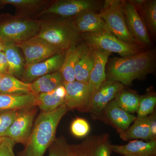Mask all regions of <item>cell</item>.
I'll return each mask as SVG.
<instances>
[{
    "label": "cell",
    "mask_w": 156,
    "mask_h": 156,
    "mask_svg": "<svg viewBox=\"0 0 156 156\" xmlns=\"http://www.w3.org/2000/svg\"><path fill=\"white\" fill-rule=\"evenodd\" d=\"M93 49L94 64L88 82L92 98L100 85L106 80V66L111 53L100 49Z\"/></svg>",
    "instance_id": "obj_14"
},
{
    "label": "cell",
    "mask_w": 156,
    "mask_h": 156,
    "mask_svg": "<svg viewBox=\"0 0 156 156\" xmlns=\"http://www.w3.org/2000/svg\"><path fill=\"white\" fill-rule=\"evenodd\" d=\"M112 151L122 156H149L156 155V141L144 142L134 140L125 145L112 144Z\"/></svg>",
    "instance_id": "obj_17"
},
{
    "label": "cell",
    "mask_w": 156,
    "mask_h": 156,
    "mask_svg": "<svg viewBox=\"0 0 156 156\" xmlns=\"http://www.w3.org/2000/svg\"><path fill=\"white\" fill-rule=\"evenodd\" d=\"M14 44L22 50L25 56L26 66L38 63L65 52L37 37Z\"/></svg>",
    "instance_id": "obj_8"
},
{
    "label": "cell",
    "mask_w": 156,
    "mask_h": 156,
    "mask_svg": "<svg viewBox=\"0 0 156 156\" xmlns=\"http://www.w3.org/2000/svg\"><path fill=\"white\" fill-rule=\"evenodd\" d=\"M64 83L60 72H56L39 77L30 83L34 95L48 93L55 90Z\"/></svg>",
    "instance_id": "obj_25"
},
{
    "label": "cell",
    "mask_w": 156,
    "mask_h": 156,
    "mask_svg": "<svg viewBox=\"0 0 156 156\" xmlns=\"http://www.w3.org/2000/svg\"><path fill=\"white\" fill-rule=\"evenodd\" d=\"M81 35L83 42L92 48L116 53L122 57L132 56L141 52L137 47L121 41L110 32L87 33Z\"/></svg>",
    "instance_id": "obj_6"
},
{
    "label": "cell",
    "mask_w": 156,
    "mask_h": 156,
    "mask_svg": "<svg viewBox=\"0 0 156 156\" xmlns=\"http://www.w3.org/2000/svg\"><path fill=\"white\" fill-rule=\"evenodd\" d=\"M122 11L129 32L139 46H148L151 40L142 17L130 1H122Z\"/></svg>",
    "instance_id": "obj_10"
},
{
    "label": "cell",
    "mask_w": 156,
    "mask_h": 156,
    "mask_svg": "<svg viewBox=\"0 0 156 156\" xmlns=\"http://www.w3.org/2000/svg\"><path fill=\"white\" fill-rule=\"evenodd\" d=\"M81 47V43H79L72 45L66 51L64 60L59 70L64 83H72L76 81L75 68L80 52Z\"/></svg>",
    "instance_id": "obj_24"
},
{
    "label": "cell",
    "mask_w": 156,
    "mask_h": 156,
    "mask_svg": "<svg viewBox=\"0 0 156 156\" xmlns=\"http://www.w3.org/2000/svg\"><path fill=\"white\" fill-rule=\"evenodd\" d=\"M90 126L87 120L82 118H77L72 123L71 131L75 136L78 137H84L89 134Z\"/></svg>",
    "instance_id": "obj_32"
},
{
    "label": "cell",
    "mask_w": 156,
    "mask_h": 156,
    "mask_svg": "<svg viewBox=\"0 0 156 156\" xmlns=\"http://www.w3.org/2000/svg\"><path fill=\"white\" fill-rule=\"evenodd\" d=\"M5 75L1 74H0V83H1V81H2V79L3 76Z\"/></svg>",
    "instance_id": "obj_40"
},
{
    "label": "cell",
    "mask_w": 156,
    "mask_h": 156,
    "mask_svg": "<svg viewBox=\"0 0 156 156\" xmlns=\"http://www.w3.org/2000/svg\"><path fill=\"white\" fill-rule=\"evenodd\" d=\"M65 52L58 53L50 58L34 64L26 66L21 79L30 83L39 77L58 71L64 60Z\"/></svg>",
    "instance_id": "obj_13"
},
{
    "label": "cell",
    "mask_w": 156,
    "mask_h": 156,
    "mask_svg": "<svg viewBox=\"0 0 156 156\" xmlns=\"http://www.w3.org/2000/svg\"><path fill=\"white\" fill-rule=\"evenodd\" d=\"M151 134L153 140H156V119L155 114L152 113L151 115L150 124Z\"/></svg>",
    "instance_id": "obj_37"
},
{
    "label": "cell",
    "mask_w": 156,
    "mask_h": 156,
    "mask_svg": "<svg viewBox=\"0 0 156 156\" xmlns=\"http://www.w3.org/2000/svg\"><path fill=\"white\" fill-rule=\"evenodd\" d=\"M149 156H156V155H151Z\"/></svg>",
    "instance_id": "obj_41"
},
{
    "label": "cell",
    "mask_w": 156,
    "mask_h": 156,
    "mask_svg": "<svg viewBox=\"0 0 156 156\" xmlns=\"http://www.w3.org/2000/svg\"><path fill=\"white\" fill-rule=\"evenodd\" d=\"M37 37L66 51L72 45L80 43V34L74 28L71 20H58L44 22Z\"/></svg>",
    "instance_id": "obj_4"
},
{
    "label": "cell",
    "mask_w": 156,
    "mask_h": 156,
    "mask_svg": "<svg viewBox=\"0 0 156 156\" xmlns=\"http://www.w3.org/2000/svg\"><path fill=\"white\" fill-rule=\"evenodd\" d=\"M94 64V49L83 41L75 68L76 80L88 85Z\"/></svg>",
    "instance_id": "obj_18"
},
{
    "label": "cell",
    "mask_w": 156,
    "mask_h": 156,
    "mask_svg": "<svg viewBox=\"0 0 156 156\" xmlns=\"http://www.w3.org/2000/svg\"><path fill=\"white\" fill-rule=\"evenodd\" d=\"M15 144L11 138L5 137L0 144V156H16L14 151Z\"/></svg>",
    "instance_id": "obj_34"
},
{
    "label": "cell",
    "mask_w": 156,
    "mask_h": 156,
    "mask_svg": "<svg viewBox=\"0 0 156 156\" xmlns=\"http://www.w3.org/2000/svg\"><path fill=\"white\" fill-rule=\"evenodd\" d=\"M151 115L142 118H137L134 124L125 131L119 132L120 137L123 140H134L138 139L152 141L150 124Z\"/></svg>",
    "instance_id": "obj_19"
},
{
    "label": "cell",
    "mask_w": 156,
    "mask_h": 156,
    "mask_svg": "<svg viewBox=\"0 0 156 156\" xmlns=\"http://www.w3.org/2000/svg\"><path fill=\"white\" fill-rule=\"evenodd\" d=\"M68 147L64 138H56L49 148V156H68Z\"/></svg>",
    "instance_id": "obj_33"
},
{
    "label": "cell",
    "mask_w": 156,
    "mask_h": 156,
    "mask_svg": "<svg viewBox=\"0 0 156 156\" xmlns=\"http://www.w3.org/2000/svg\"><path fill=\"white\" fill-rule=\"evenodd\" d=\"M156 104V96L150 94L140 97L137 111V118L147 117L153 113Z\"/></svg>",
    "instance_id": "obj_30"
},
{
    "label": "cell",
    "mask_w": 156,
    "mask_h": 156,
    "mask_svg": "<svg viewBox=\"0 0 156 156\" xmlns=\"http://www.w3.org/2000/svg\"><path fill=\"white\" fill-rule=\"evenodd\" d=\"M42 22L23 16L1 15L0 38L5 43L26 41L37 35Z\"/></svg>",
    "instance_id": "obj_3"
},
{
    "label": "cell",
    "mask_w": 156,
    "mask_h": 156,
    "mask_svg": "<svg viewBox=\"0 0 156 156\" xmlns=\"http://www.w3.org/2000/svg\"><path fill=\"white\" fill-rule=\"evenodd\" d=\"M36 95L33 94L20 95L0 93V111L19 110L37 106Z\"/></svg>",
    "instance_id": "obj_21"
},
{
    "label": "cell",
    "mask_w": 156,
    "mask_h": 156,
    "mask_svg": "<svg viewBox=\"0 0 156 156\" xmlns=\"http://www.w3.org/2000/svg\"><path fill=\"white\" fill-rule=\"evenodd\" d=\"M124 88L122 84L115 81L106 80L102 83L92 96L89 111L92 116L95 119L101 117L107 105Z\"/></svg>",
    "instance_id": "obj_12"
},
{
    "label": "cell",
    "mask_w": 156,
    "mask_h": 156,
    "mask_svg": "<svg viewBox=\"0 0 156 156\" xmlns=\"http://www.w3.org/2000/svg\"><path fill=\"white\" fill-rule=\"evenodd\" d=\"M37 106H32L18 111L17 117L4 135L15 143L26 145L32 130L33 124L36 114Z\"/></svg>",
    "instance_id": "obj_9"
},
{
    "label": "cell",
    "mask_w": 156,
    "mask_h": 156,
    "mask_svg": "<svg viewBox=\"0 0 156 156\" xmlns=\"http://www.w3.org/2000/svg\"><path fill=\"white\" fill-rule=\"evenodd\" d=\"M5 136H4V137H0V144L2 143V142L3 140H4V139H5Z\"/></svg>",
    "instance_id": "obj_39"
},
{
    "label": "cell",
    "mask_w": 156,
    "mask_h": 156,
    "mask_svg": "<svg viewBox=\"0 0 156 156\" xmlns=\"http://www.w3.org/2000/svg\"><path fill=\"white\" fill-rule=\"evenodd\" d=\"M114 99L120 108L128 113H134L137 111L140 96L135 92L123 89Z\"/></svg>",
    "instance_id": "obj_28"
},
{
    "label": "cell",
    "mask_w": 156,
    "mask_h": 156,
    "mask_svg": "<svg viewBox=\"0 0 156 156\" xmlns=\"http://www.w3.org/2000/svg\"><path fill=\"white\" fill-rule=\"evenodd\" d=\"M104 2L95 0H59L54 2L39 15L54 14L63 17H73L87 11L100 10Z\"/></svg>",
    "instance_id": "obj_7"
},
{
    "label": "cell",
    "mask_w": 156,
    "mask_h": 156,
    "mask_svg": "<svg viewBox=\"0 0 156 156\" xmlns=\"http://www.w3.org/2000/svg\"><path fill=\"white\" fill-rule=\"evenodd\" d=\"M6 43L0 38V52H2L5 49Z\"/></svg>",
    "instance_id": "obj_38"
},
{
    "label": "cell",
    "mask_w": 156,
    "mask_h": 156,
    "mask_svg": "<svg viewBox=\"0 0 156 156\" xmlns=\"http://www.w3.org/2000/svg\"><path fill=\"white\" fill-rule=\"evenodd\" d=\"M66 95V90L62 84L51 92L37 95V106L43 112L52 111L65 103Z\"/></svg>",
    "instance_id": "obj_22"
},
{
    "label": "cell",
    "mask_w": 156,
    "mask_h": 156,
    "mask_svg": "<svg viewBox=\"0 0 156 156\" xmlns=\"http://www.w3.org/2000/svg\"><path fill=\"white\" fill-rule=\"evenodd\" d=\"M155 64V49L132 56L110 58L107 63L106 80L129 86L134 80L153 72Z\"/></svg>",
    "instance_id": "obj_1"
},
{
    "label": "cell",
    "mask_w": 156,
    "mask_h": 156,
    "mask_svg": "<svg viewBox=\"0 0 156 156\" xmlns=\"http://www.w3.org/2000/svg\"><path fill=\"white\" fill-rule=\"evenodd\" d=\"M84 142L88 156H111L112 144L108 134L90 136Z\"/></svg>",
    "instance_id": "obj_23"
},
{
    "label": "cell",
    "mask_w": 156,
    "mask_h": 156,
    "mask_svg": "<svg viewBox=\"0 0 156 156\" xmlns=\"http://www.w3.org/2000/svg\"><path fill=\"white\" fill-rule=\"evenodd\" d=\"M68 110L65 103L54 110L43 112L39 115L25 149L20 156H44L56 139L58 123Z\"/></svg>",
    "instance_id": "obj_2"
},
{
    "label": "cell",
    "mask_w": 156,
    "mask_h": 156,
    "mask_svg": "<svg viewBox=\"0 0 156 156\" xmlns=\"http://www.w3.org/2000/svg\"><path fill=\"white\" fill-rule=\"evenodd\" d=\"M68 156H88L84 141L77 145L68 144Z\"/></svg>",
    "instance_id": "obj_35"
},
{
    "label": "cell",
    "mask_w": 156,
    "mask_h": 156,
    "mask_svg": "<svg viewBox=\"0 0 156 156\" xmlns=\"http://www.w3.org/2000/svg\"><path fill=\"white\" fill-rule=\"evenodd\" d=\"M0 93L14 95L33 94L30 83H26L8 74L3 76L0 83Z\"/></svg>",
    "instance_id": "obj_26"
},
{
    "label": "cell",
    "mask_w": 156,
    "mask_h": 156,
    "mask_svg": "<svg viewBox=\"0 0 156 156\" xmlns=\"http://www.w3.org/2000/svg\"><path fill=\"white\" fill-rule=\"evenodd\" d=\"M122 1L109 0L104 2L99 11L110 32L121 41L138 48L137 44L129 32L122 11Z\"/></svg>",
    "instance_id": "obj_5"
},
{
    "label": "cell",
    "mask_w": 156,
    "mask_h": 156,
    "mask_svg": "<svg viewBox=\"0 0 156 156\" xmlns=\"http://www.w3.org/2000/svg\"><path fill=\"white\" fill-rule=\"evenodd\" d=\"M8 63L5 54L3 51L0 52V74L6 75L8 72Z\"/></svg>",
    "instance_id": "obj_36"
},
{
    "label": "cell",
    "mask_w": 156,
    "mask_h": 156,
    "mask_svg": "<svg viewBox=\"0 0 156 156\" xmlns=\"http://www.w3.org/2000/svg\"><path fill=\"white\" fill-rule=\"evenodd\" d=\"M130 1L134 5L136 11L141 12L142 18L146 26L153 34L154 35L156 33V0Z\"/></svg>",
    "instance_id": "obj_27"
},
{
    "label": "cell",
    "mask_w": 156,
    "mask_h": 156,
    "mask_svg": "<svg viewBox=\"0 0 156 156\" xmlns=\"http://www.w3.org/2000/svg\"><path fill=\"white\" fill-rule=\"evenodd\" d=\"M19 110L5 111L0 113V137H4L17 117Z\"/></svg>",
    "instance_id": "obj_31"
},
{
    "label": "cell",
    "mask_w": 156,
    "mask_h": 156,
    "mask_svg": "<svg viewBox=\"0 0 156 156\" xmlns=\"http://www.w3.org/2000/svg\"><path fill=\"white\" fill-rule=\"evenodd\" d=\"M102 113L105 120L116 128L119 132L127 130L136 119L134 115L120 108L115 99L108 103Z\"/></svg>",
    "instance_id": "obj_16"
},
{
    "label": "cell",
    "mask_w": 156,
    "mask_h": 156,
    "mask_svg": "<svg viewBox=\"0 0 156 156\" xmlns=\"http://www.w3.org/2000/svg\"><path fill=\"white\" fill-rule=\"evenodd\" d=\"M71 20L74 28L79 34L108 31L107 27L97 11H87Z\"/></svg>",
    "instance_id": "obj_15"
},
{
    "label": "cell",
    "mask_w": 156,
    "mask_h": 156,
    "mask_svg": "<svg viewBox=\"0 0 156 156\" xmlns=\"http://www.w3.org/2000/svg\"><path fill=\"white\" fill-rule=\"evenodd\" d=\"M63 84L66 90L65 103L69 109L89 112L92 97L88 85L76 80Z\"/></svg>",
    "instance_id": "obj_11"
},
{
    "label": "cell",
    "mask_w": 156,
    "mask_h": 156,
    "mask_svg": "<svg viewBox=\"0 0 156 156\" xmlns=\"http://www.w3.org/2000/svg\"><path fill=\"white\" fill-rule=\"evenodd\" d=\"M47 2L42 0H0V9L6 5H11L19 12H30L40 9Z\"/></svg>",
    "instance_id": "obj_29"
},
{
    "label": "cell",
    "mask_w": 156,
    "mask_h": 156,
    "mask_svg": "<svg viewBox=\"0 0 156 156\" xmlns=\"http://www.w3.org/2000/svg\"><path fill=\"white\" fill-rule=\"evenodd\" d=\"M3 52L8 61L7 74L21 79L25 70L26 63L25 58L21 55L18 47L14 43H6Z\"/></svg>",
    "instance_id": "obj_20"
}]
</instances>
